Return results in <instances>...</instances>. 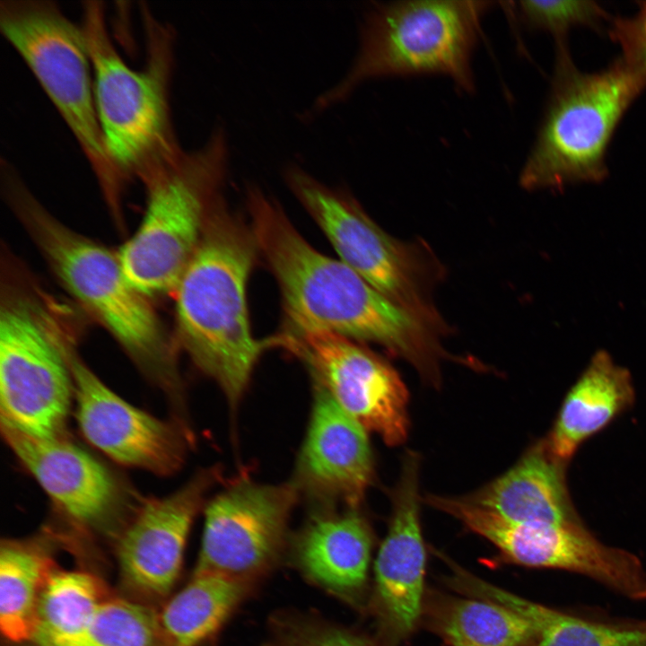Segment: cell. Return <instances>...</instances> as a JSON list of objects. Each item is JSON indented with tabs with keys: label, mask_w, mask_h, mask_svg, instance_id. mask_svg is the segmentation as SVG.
I'll return each instance as SVG.
<instances>
[{
	"label": "cell",
	"mask_w": 646,
	"mask_h": 646,
	"mask_svg": "<svg viewBox=\"0 0 646 646\" xmlns=\"http://www.w3.org/2000/svg\"><path fill=\"white\" fill-rule=\"evenodd\" d=\"M1 432L59 511L80 527L126 526L142 502L111 469L65 435L41 438L5 427Z\"/></svg>",
	"instance_id": "obj_14"
},
{
	"label": "cell",
	"mask_w": 646,
	"mask_h": 646,
	"mask_svg": "<svg viewBox=\"0 0 646 646\" xmlns=\"http://www.w3.org/2000/svg\"><path fill=\"white\" fill-rule=\"evenodd\" d=\"M246 202L258 251L280 287L285 327L378 344L410 362L428 384L441 381L445 354L439 329L392 301L342 261L316 250L258 186H248Z\"/></svg>",
	"instance_id": "obj_1"
},
{
	"label": "cell",
	"mask_w": 646,
	"mask_h": 646,
	"mask_svg": "<svg viewBox=\"0 0 646 646\" xmlns=\"http://www.w3.org/2000/svg\"><path fill=\"white\" fill-rule=\"evenodd\" d=\"M487 1L416 0L372 5L363 16L359 48L345 74L320 93L304 120L348 100L362 83L387 76L444 74L474 91L471 59Z\"/></svg>",
	"instance_id": "obj_5"
},
{
	"label": "cell",
	"mask_w": 646,
	"mask_h": 646,
	"mask_svg": "<svg viewBox=\"0 0 646 646\" xmlns=\"http://www.w3.org/2000/svg\"><path fill=\"white\" fill-rule=\"evenodd\" d=\"M313 384L310 419L292 482L326 510L339 502L358 509L374 474L367 430Z\"/></svg>",
	"instance_id": "obj_18"
},
{
	"label": "cell",
	"mask_w": 646,
	"mask_h": 646,
	"mask_svg": "<svg viewBox=\"0 0 646 646\" xmlns=\"http://www.w3.org/2000/svg\"><path fill=\"white\" fill-rule=\"evenodd\" d=\"M230 167V137L219 123L201 146L143 183V220L118 256L128 281L147 298L175 292L213 207L223 197Z\"/></svg>",
	"instance_id": "obj_6"
},
{
	"label": "cell",
	"mask_w": 646,
	"mask_h": 646,
	"mask_svg": "<svg viewBox=\"0 0 646 646\" xmlns=\"http://www.w3.org/2000/svg\"><path fill=\"white\" fill-rule=\"evenodd\" d=\"M219 475L217 467L202 469L172 493L142 500L118 540L120 574L128 588L153 598L170 591L191 526Z\"/></svg>",
	"instance_id": "obj_16"
},
{
	"label": "cell",
	"mask_w": 646,
	"mask_h": 646,
	"mask_svg": "<svg viewBox=\"0 0 646 646\" xmlns=\"http://www.w3.org/2000/svg\"><path fill=\"white\" fill-rule=\"evenodd\" d=\"M145 58L128 65L109 35L100 2L83 3V29L93 74L95 103L107 153L127 183L146 181L185 153L177 137L170 107L175 34L142 8Z\"/></svg>",
	"instance_id": "obj_4"
},
{
	"label": "cell",
	"mask_w": 646,
	"mask_h": 646,
	"mask_svg": "<svg viewBox=\"0 0 646 646\" xmlns=\"http://www.w3.org/2000/svg\"><path fill=\"white\" fill-rule=\"evenodd\" d=\"M610 35L622 51L621 62L646 85V1L632 16L614 21Z\"/></svg>",
	"instance_id": "obj_30"
},
{
	"label": "cell",
	"mask_w": 646,
	"mask_h": 646,
	"mask_svg": "<svg viewBox=\"0 0 646 646\" xmlns=\"http://www.w3.org/2000/svg\"><path fill=\"white\" fill-rule=\"evenodd\" d=\"M373 536L358 509L320 510L291 537L292 565L309 582L357 608L364 605Z\"/></svg>",
	"instance_id": "obj_19"
},
{
	"label": "cell",
	"mask_w": 646,
	"mask_h": 646,
	"mask_svg": "<svg viewBox=\"0 0 646 646\" xmlns=\"http://www.w3.org/2000/svg\"><path fill=\"white\" fill-rule=\"evenodd\" d=\"M105 600L102 588L92 575L53 570L39 597L31 641L36 646H46L79 633Z\"/></svg>",
	"instance_id": "obj_26"
},
{
	"label": "cell",
	"mask_w": 646,
	"mask_h": 646,
	"mask_svg": "<svg viewBox=\"0 0 646 646\" xmlns=\"http://www.w3.org/2000/svg\"><path fill=\"white\" fill-rule=\"evenodd\" d=\"M2 181L11 206L59 282L165 394L175 412H184L175 345L149 298L127 278L118 253L58 222L30 192L14 170L5 171Z\"/></svg>",
	"instance_id": "obj_3"
},
{
	"label": "cell",
	"mask_w": 646,
	"mask_h": 646,
	"mask_svg": "<svg viewBox=\"0 0 646 646\" xmlns=\"http://www.w3.org/2000/svg\"><path fill=\"white\" fill-rule=\"evenodd\" d=\"M300 493L291 481L260 484L241 476L205 504L194 573L223 574L257 584L286 551L288 522Z\"/></svg>",
	"instance_id": "obj_11"
},
{
	"label": "cell",
	"mask_w": 646,
	"mask_h": 646,
	"mask_svg": "<svg viewBox=\"0 0 646 646\" xmlns=\"http://www.w3.org/2000/svg\"><path fill=\"white\" fill-rule=\"evenodd\" d=\"M0 307L1 427L65 435L74 400L70 340L39 301L6 284Z\"/></svg>",
	"instance_id": "obj_9"
},
{
	"label": "cell",
	"mask_w": 646,
	"mask_h": 646,
	"mask_svg": "<svg viewBox=\"0 0 646 646\" xmlns=\"http://www.w3.org/2000/svg\"><path fill=\"white\" fill-rule=\"evenodd\" d=\"M255 585L218 573H194L158 614L165 646H199L208 641Z\"/></svg>",
	"instance_id": "obj_23"
},
{
	"label": "cell",
	"mask_w": 646,
	"mask_h": 646,
	"mask_svg": "<svg viewBox=\"0 0 646 646\" xmlns=\"http://www.w3.org/2000/svg\"><path fill=\"white\" fill-rule=\"evenodd\" d=\"M420 458L408 451L392 493L388 534L378 553L371 608L384 646H397L422 612L425 548L420 524Z\"/></svg>",
	"instance_id": "obj_17"
},
{
	"label": "cell",
	"mask_w": 646,
	"mask_h": 646,
	"mask_svg": "<svg viewBox=\"0 0 646 646\" xmlns=\"http://www.w3.org/2000/svg\"><path fill=\"white\" fill-rule=\"evenodd\" d=\"M70 342L67 357L76 419L85 439L114 461L170 476L194 444L187 423L158 418L120 397L79 358Z\"/></svg>",
	"instance_id": "obj_13"
},
{
	"label": "cell",
	"mask_w": 646,
	"mask_h": 646,
	"mask_svg": "<svg viewBox=\"0 0 646 646\" xmlns=\"http://www.w3.org/2000/svg\"><path fill=\"white\" fill-rule=\"evenodd\" d=\"M568 465L542 439L506 473L464 498L516 524L581 522L569 492Z\"/></svg>",
	"instance_id": "obj_20"
},
{
	"label": "cell",
	"mask_w": 646,
	"mask_h": 646,
	"mask_svg": "<svg viewBox=\"0 0 646 646\" xmlns=\"http://www.w3.org/2000/svg\"><path fill=\"white\" fill-rule=\"evenodd\" d=\"M519 13L531 29L551 33L563 45L567 32L577 26L597 27L606 13L594 1H520Z\"/></svg>",
	"instance_id": "obj_29"
},
{
	"label": "cell",
	"mask_w": 646,
	"mask_h": 646,
	"mask_svg": "<svg viewBox=\"0 0 646 646\" xmlns=\"http://www.w3.org/2000/svg\"><path fill=\"white\" fill-rule=\"evenodd\" d=\"M51 560L33 544L6 541L0 551V626L10 641L31 640L41 589Z\"/></svg>",
	"instance_id": "obj_25"
},
{
	"label": "cell",
	"mask_w": 646,
	"mask_h": 646,
	"mask_svg": "<svg viewBox=\"0 0 646 646\" xmlns=\"http://www.w3.org/2000/svg\"><path fill=\"white\" fill-rule=\"evenodd\" d=\"M263 646H271V644H266V645H263Z\"/></svg>",
	"instance_id": "obj_31"
},
{
	"label": "cell",
	"mask_w": 646,
	"mask_h": 646,
	"mask_svg": "<svg viewBox=\"0 0 646 646\" xmlns=\"http://www.w3.org/2000/svg\"><path fill=\"white\" fill-rule=\"evenodd\" d=\"M429 612L433 628L450 646H529L536 640L524 617L489 600L441 598Z\"/></svg>",
	"instance_id": "obj_24"
},
{
	"label": "cell",
	"mask_w": 646,
	"mask_h": 646,
	"mask_svg": "<svg viewBox=\"0 0 646 646\" xmlns=\"http://www.w3.org/2000/svg\"><path fill=\"white\" fill-rule=\"evenodd\" d=\"M645 87L620 59L601 72L584 73L559 46L550 98L520 172L521 186L560 189L602 180L614 132Z\"/></svg>",
	"instance_id": "obj_7"
},
{
	"label": "cell",
	"mask_w": 646,
	"mask_h": 646,
	"mask_svg": "<svg viewBox=\"0 0 646 646\" xmlns=\"http://www.w3.org/2000/svg\"><path fill=\"white\" fill-rule=\"evenodd\" d=\"M278 336L280 347L305 363L313 383L367 431L389 446L406 441L408 392L388 362L358 341L331 332L284 326Z\"/></svg>",
	"instance_id": "obj_12"
},
{
	"label": "cell",
	"mask_w": 646,
	"mask_h": 646,
	"mask_svg": "<svg viewBox=\"0 0 646 646\" xmlns=\"http://www.w3.org/2000/svg\"><path fill=\"white\" fill-rule=\"evenodd\" d=\"M635 399L632 376L600 350L565 395L551 431L550 450L570 462L580 446L629 409Z\"/></svg>",
	"instance_id": "obj_21"
},
{
	"label": "cell",
	"mask_w": 646,
	"mask_h": 646,
	"mask_svg": "<svg viewBox=\"0 0 646 646\" xmlns=\"http://www.w3.org/2000/svg\"><path fill=\"white\" fill-rule=\"evenodd\" d=\"M0 29L75 138L109 208L120 216L126 182L105 149L82 25L53 2L7 0L0 3Z\"/></svg>",
	"instance_id": "obj_8"
},
{
	"label": "cell",
	"mask_w": 646,
	"mask_h": 646,
	"mask_svg": "<svg viewBox=\"0 0 646 646\" xmlns=\"http://www.w3.org/2000/svg\"><path fill=\"white\" fill-rule=\"evenodd\" d=\"M448 583L466 596L502 605L532 626L538 646H646V632L586 622L522 598L455 564Z\"/></svg>",
	"instance_id": "obj_22"
},
{
	"label": "cell",
	"mask_w": 646,
	"mask_h": 646,
	"mask_svg": "<svg viewBox=\"0 0 646 646\" xmlns=\"http://www.w3.org/2000/svg\"><path fill=\"white\" fill-rule=\"evenodd\" d=\"M282 174L340 261L395 303L439 329L443 326L428 299L424 265L415 248L384 231L345 189L327 186L295 162Z\"/></svg>",
	"instance_id": "obj_10"
},
{
	"label": "cell",
	"mask_w": 646,
	"mask_h": 646,
	"mask_svg": "<svg viewBox=\"0 0 646 646\" xmlns=\"http://www.w3.org/2000/svg\"><path fill=\"white\" fill-rule=\"evenodd\" d=\"M460 520L493 544L511 562L581 572L629 595L646 597V578L639 560L626 551L600 543L581 521L516 524L474 505L462 511Z\"/></svg>",
	"instance_id": "obj_15"
},
{
	"label": "cell",
	"mask_w": 646,
	"mask_h": 646,
	"mask_svg": "<svg viewBox=\"0 0 646 646\" xmlns=\"http://www.w3.org/2000/svg\"><path fill=\"white\" fill-rule=\"evenodd\" d=\"M258 248L222 197L213 207L197 249L175 291L179 346L222 388L234 409L261 354L276 336L252 334L247 284Z\"/></svg>",
	"instance_id": "obj_2"
},
{
	"label": "cell",
	"mask_w": 646,
	"mask_h": 646,
	"mask_svg": "<svg viewBox=\"0 0 646 646\" xmlns=\"http://www.w3.org/2000/svg\"><path fill=\"white\" fill-rule=\"evenodd\" d=\"M272 646H375L367 637L322 617L294 611L275 614Z\"/></svg>",
	"instance_id": "obj_28"
},
{
	"label": "cell",
	"mask_w": 646,
	"mask_h": 646,
	"mask_svg": "<svg viewBox=\"0 0 646 646\" xmlns=\"http://www.w3.org/2000/svg\"><path fill=\"white\" fill-rule=\"evenodd\" d=\"M46 646H165L158 614L125 599L105 600L79 633Z\"/></svg>",
	"instance_id": "obj_27"
}]
</instances>
